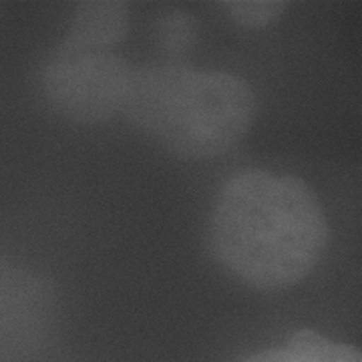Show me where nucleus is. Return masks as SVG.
<instances>
[{
    "label": "nucleus",
    "instance_id": "2",
    "mask_svg": "<svg viewBox=\"0 0 362 362\" xmlns=\"http://www.w3.org/2000/svg\"><path fill=\"white\" fill-rule=\"evenodd\" d=\"M256 111L254 89L242 77L169 63L135 69L123 117L161 151L204 161L242 141Z\"/></svg>",
    "mask_w": 362,
    "mask_h": 362
},
{
    "label": "nucleus",
    "instance_id": "7",
    "mask_svg": "<svg viewBox=\"0 0 362 362\" xmlns=\"http://www.w3.org/2000/svg\"><path fill=\"white\" fill-rule=\"evenodd\" d=\"M226 14L242 28H264L274 25L286 11L284 2H270V0H240V2H226Z\"/></svg>",
    "mask_w": 362,
    "mask_h": 362
},
{
    "label": "nucleus",
    "instance_id": "4",
    "mask_svg": "<svg viewBox=\"0 0 362 362\" xmlns=\"http://www.w3.org/2000/svg\"><path fill=\"white\" fill-rule=\"evenodd\" d=\"M54 318V296L40 278L0 262V362H16L42 346Z\"/></svg>",
    "mask_w": 362,
    "mask_h": 362
},
{
    "label": "nucleus",
    "instance_id": "6",
    "mask_svg": "<svg viewBox=\"0 0 362 362\" xmlns=\"http://www.w3.org/2000/svg\"><path fill=\"white\" fill-rule=\"evenodd\" d=\"M244 362H362V350L314 330H298L284 346L256 352Z\"/></svg>",
    "mask_w": 362,
    "mask_h": 362
},
{
    "label": "nucleus",
    "instance_id": "5",
    "mask_svg": "<svg viewBox=\"0 0 362 362\" xmlns=\"http://www.w3.org/2000/svg\"><path fill=\"white\" fill-rule=\"evenodd\" d=\"M129 28V6L119 2H85L73 14L66 45L89 51H111Z\"/></svg>",
    "mask_w": 362,
    "mask_h": 362
},
{
    "label": "nucleus",
    "instance_id": "3",
    "mask_svg": "<svg viewBox=\"0 0 362 362\" xmlns=\"http://www.w3.org/2000/svg\"><path fill=\"white\" fill-rule=\"evenodd\" d=\"M135 66L111 51L63 45L40 75L47 103L77 123H103L123 115Z\"/></svg>",
    "mask_w": 362,
    "mask_h": 362
},
{
    "label": "nucleus",
    "instance_id": "1",
    "mask_svg": "<svg viewBox=\"0 0 362 362\" xmlns=\"http://www.w3.org/2000/svg\"><path fill=\"white\" fill-rule=\"evenodd\" d=\"M209 242L223 268L244 284L284 290L318 266L328 244V221L302 180L247 169L220 189Z\"/></svg>",
    "mask_w": 362,
    "mask_h": 362
}]
</instances>
